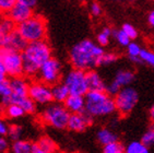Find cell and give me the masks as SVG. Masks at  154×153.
<instances>
[{
	"label": "cell",
	"instance_id": "277c9868",
	"mask_svg": "<svg viewBox=\"0 0 154 153\" xmlns=\"http://www.w3.org/2000/svg\"><path fill=\"white\" fill-rule=\"evenodd\" d=\"M17 30L27 44L45 41L47 35V22L43 15L34 14L27 21L19 24Z\"/></svg>",
	"mask_w": 154,
	"mask_h": 153
},
{
	"label": "cell",
	"instance_id": "74e56055",
	"mask_svg": "<svg viewBox=\"0 0 154 153\" xmlns=\"http://www.w3.org/2000/svg\"><path fill=\"white\" fill-rule=\"evenodd\" d=\"M9 126L3 118L0 117V137H5L9 133Z\"/></svg>",
	"mask_w": 154,
	"mask_h": 153
},
{
	"label": "cell",
	"instance_id": "7a4b0ae2",
	"mask_svg": "<svg viewBox=\"0 0 154 153\" xmlns=\"http://www.w3.org/2000/svg\"><path fill=\"white\" fill-rule=\"evenodd\" d=\"M51 58V48L46 41L34 42L27 44L22 52L24 76H35L43 64Z\"/></svg>",
	"mask_w": 154,
	"mask_h": 153
},
{
	"label": "cell",
	"instance_id": "44dd1931",
	"mask_svg": "<svg viewBox=\"0 0 154 153\" xmlns=\"http://www.w3.org/2000/svg\"><path fill=\"white\" fill-rule=\"evenodd\" d=\"M125 153H150L149 147L140 141H131L125 148Z\"/></svg>",
	"mask_w": 154,
	"mask_h": 153
},
{
	"label": "cell",
	"instance_id": "f1b7e54d",
	"mask_svg": "<svg viewBox=\"0 0 154 153\" xmlns=\"http://www.w3.org/2000/svg\"><path fill=\"white\" fill-rule=\"evenodd\" d=\"M103 153H125V147L118 141L107 144L103 148Z\"/></svg>",
	"mask_w": 154,
	"mask_h": 153
},
{
	"label": "cell",
	"instance_id": "9a60e30c",
	"mask_svg": "<svg viewBox=\"0 0 154 153\" xmlns=\"http://www.w3.org/2000/svg\"><path fill=\"white\" fill-rule=\"evenodd\" d=\"M67 111L70 114H80L85 112V98L79 95H70L63 103Z\"/></svg>",
	"mask_w": 154,
	"mask_h": 153
},
{
	"label": "cell",
	"instance_id": "ba28073f",
	"mask_svg": "<svg viewBox=\"0 0 154 153\" xmlns=\"http://www.w3.org/2000/svg\"><path fill=\"white\" fill-rule=\"evenodd\" d=\"M114 100H115L116 111L120 115L126 116L130 114L132 109L136 107L139 100V95L134 88L127 86V88H122L118 94L114 97Z\"/></svg>",
	"mask_w": 154,
	"mask_h": 153
},
{
	"label": "cell",
	"instance_id": "9c48e42d",
	"mask_svg": "<svg viewBox=\"0 0 154 153\" xmlns=\"http://www.w3.org/2000/svg\"><path fill=\"white\" fill-rule=\"evenodd\" d=\"M37 78H38V81L49 86L59 83V80L61 78V64L59 62V60L53 57L48 59L39 68Z\"/></svg>",
	"mask_w": 154,
	"mask_h": 153
},
{
	"label": "cell",
	"instance_id": "ee69618b",
	"mask_svg": "<svg viewBox=\"0 0 154 153\" xmlns=\"http://www.w3.org/2000/svg\"><path fill=\"white\" fill-rule=\"evenodd\" d=\"M32 153H45V152L43 150H42L41 148L38 147V144H37V143H33Z\"/></svg>",
	"mask_w": 154,
	"mask_h": 153
},
{
	"label": "cell",
	"instance_id": "e0dca14e",
	"mask_svg": "<svg viewBox=\"0 0 154 153\" xmlns=\"http://www.w3.org/2000/svg\"><path fill=\"white\" fill-rule=\"evenodd\" d=\"M51 92H53L54 101L57 102L58 104L65 103L66 100L70 96V92H69L68 88L65 86L63 82H59L51 86Z\"/></svg>",
	"mask_w": 154,
	"mask_h": 153
},
{
	"label": "cell",
	"instance_id": "4316f807",
	"mask_svg": "<svg viewBox=\"0 0 154 153\" xmlns=\"http://www.w3.org/2000/svg\"><path fill=\"white\" fill-rule=\"evenodd\" d=\"M10 95H11V82H10V79H8V78L0 79V100L10 97Z\"/></svg>",
	"mask_w": 154,
	"mask_h": 153
},
{
	"label": "cell",
	"instance_id": "f35d334b",
	"mask_svg": "<svg viewBox=\"0 0 154 153\" xmlns=\"http://www.w3.org/2000/svg\"><path fill=\"white\" fill-rule=\"evenodd\" d=\"M90 12L91 14L94 15V17H98V15L102 14V7L100 3L97 2H93L90 7Z\"/></svg>",
	"mask_w": 154,
	"mask_h": 153
},
{
	"label": "cell",
	"instance_id": "8992f818",
	"mask_svg": "<svg viewBox=\"0 0 154 153\" xmlns=\"http://www.w3.org/2000/svg\"><path fill=\"white\" fill-rule=\"evenodd\" d=\"M0 59L5 65L7 76L11 79L24 76L22 53L0 48Z\"/></svg>",
	"mask_w": 154,
	"mask_h": 153
},
{
	"label": "cell",
	"instance_id": "d590c367",
	"mask_svg": "<svg viewBox=\"0 0 154 153\" xmlns=\"http://www.w3.org/2000/svg\"><path fill=\"white\" fill-rule=\"evenodd\" d=\"M122 86H119L118 83L115 82V81H112V82L108 84V86H106V93L107 94H109L110 96H116V95L118 94L119 92H120V90H122Z\"/></svg>",
	"mask_w": 154,
	"mask_h": 153
},
{
	"label": "cell",
	"instance_id": "ffe728a7",
	"mask_svg": "<svg viewBox=\"0 0 154 153\" xmlns=\"http://www.w3.org/2000/svg\"><path fill=\"white\" fill-rule=\"evenodd\" d=\"M33 143L27 140H18L12 143V153H32Z\"/></svg>",
	"mask_w": 154,
	"mask_h": 153
},
{
	"label": "cell",
	"instance_id": "3957f363",
	"mask_svg": "<svg viewBox=\"0 0 154 153\" xmlns=\"http://www.w3.org/2000/svg\"><path fill=\"white\" fill-rule=\"evenodd\" d=\"M84 98L85 112L92 117L108 116L116 112L115 100L106 92L89 91Z\"/></svg>",
	"mask_w": 154,
	"mask_h": 153
},
{
	"label": "cell",
	"instance_id": "7402d4cb",
	"mask_svg": "<svg viewBox=\"0 0 154 153\" xmlns=\"http://www.w3.org/2000/svg\"><path fill=\"white\" fill-rule=\"evenodd\" d=\"M0 27H1L2 35H8L17 30V24L8 15H3L0 18Z\"/></svg>",
	"mask_w": 154,
	"mask_h": 153
},
{
	"label": "cell",
	"instance_id": "e575fe53",
	"mask_svg": "<svg viewBox=\"0 0 154 153\" xmlns=\"http://www.w3.org/2000/svg\"><path fill=\"white\" fill-rule=\"evenodd\" d=\"M122 30L126 33V35L130 38V39H134V38H137V36H138V32H137L136 27H134V25L129 24V23L124 24L122 27Z\"/></svg>",
	"mask_w": 154,
	"mask_h": 153
},
{
	"label": "cell",
	"instance_id": "836d02e7",
	"mask_svg": "<svg viewBox=\"0 0 154 153\" xmlns=\"http://www.w3.org/2000/svg\"><path fill=\"white\" fill-rule=\"evenodd\" d=\"M15 0H0V11L1 13H5V14H8L11 9L14 7L15 5Z\"/></svg>",
	"mask_w": 154,
	"mask_h": 153
},
{
	"label": "cell",
	"instance_id": "52a82bcc",
	"mask_svg": "<svg viewBox=\"0 0 154 153\" xmlns=\"http://www.w3.org/2000/svg\"><path fill=\"white\" fill-rule=\"evenodd\" d=\"M63 83L68 88L70 95L85 96L86 93L89 92L85 71L79 70V69H72L65 76Z\"/></svg>",
	"mask_w": 154,
	"mask_h": 153
},
{
	"label": "cell",
	"instance_id": "83f0119b",
	"mask_svg": "<svg viewBox=\"0 0 154 153\" xmlns=\"http://www.w3.org/2000/svg\"><path fill=\"white\" fill-rule=\"evenodd\" d=\"M19 105L23 108L24 113H27V114H33V113L36 111V103L31 98V97L24 98Z\"/></svg>",
	"mask_w": 154,
	"mask_h": 153
},
{
	"label": "cell",
	"instance_id": "f546056e",
	"mask_svg": "<svg viewBox=\"0 0 154 153\" xmlns=\"http://www.w3.org/2000/svg\"><path fill=\"white\" fill-rule=\"evenodd\" d=\"M113 36L115 37V39L122 46H128V45L131 43V39L126 35V33L122 31V29L118 30V31H115L113 32Z\"/></svg>",
	"mask_w": 154,
	"mask_h": 153
},
{
	"label": "cell",
	"instance_id": "4fadbf2b",
	"mask_svg": "<svg viewBox=\"0 0 154 153\" xmlns=\"http://www.w3.org/2000/svg\"><path fill=\"white\" fill-rule=\"evenodd\" d=\"M8 17L11 19L18 27L19 24L23 23L25 21H27L29 19H31L33 17V10L30 7L25 6L21 0H18L15 2L14 7L11 9V11L8 13Z\"/></svg>",
	"mask_w": 154,
	"mask_h": 153
},
{
	"label": "cell",
	"instance_id": "bcb514c9",
	"mask_svg": "<svg viewBox=\"0 0 154 153\" xmlns=\"http://www.w3.org/2000/svg\"><path fill=\"white\" fill-rule=\"evenodd\" d=\"M2 111H3V108H2V106H1V103H0V114H1Z\"/></svg>",
	"mask_w": 154,
	"mask_h": 153
},
{
	"label": "cell",
	"instance_id": "8d00e7d4",
	"mask_svg": "<svg viewBox=\"0 0 154 153\" xmlns=\"http://www.w3.org/2000/svg\"><path fill=\"white\" fill-rule=\"evenodd\" d=\"M118 57L116 56L115 54L113 53H105L103 56V59H102V65L107 66V65H112L114 62L117 60Z\"/></svg>",
	"mask_w": 154,
	"mask_h": 153
},
{
	"label": "cell",
	"instance_id": "d4e9b609",
	"mask_svg": "<svg viewBox=\"0 0 154 153\" xmlns=\"http://www.w3.org/2000/svg\"><path fill=\"white\" fill-rule=\"evenodd\" d=\"M127 52L128 55L130 57V59L134 62H140V55L142 52V48L140 47V45L136 42H131L130 44L127 46Z\"/></svg>",
	"mask_w": 154,
	"mask_h": 153
},
{
	"label": "cell",
	"instance_id": "1f68e13d",
	"mask_svg": "<svg viewBox=\"0 0 154 153\" xmlns=\"http://www.w3.org/2000/svg\"><path fill=\"white\" fill-rule=\"evenodd\" d=\"M21 135H22V127L19 126V125L12 124L9 126V133L8 136L10 137V139L14 141H18V140H21Z\"/></svg>",
	"mask_w": 154,
	"mask_h": 153
},
{
	"label": "cell",
	"instance_id": "484cf974",
	"mask_svg": "<svg viewBox=\"0 0 154 153\" xmlns=\"http://www.w3.org/2000/svg\"><path fill=\"white\" fill-rule=\"evenodd\" d=\"M113 35V31L109 29V27H104L101 32L98 33L97 35V44L103 47V46H106L109 43L110 36Z\"/></svg>",
	"mask_w": 154,
	"mask_h": 153
},
{
	"label": "cell",
	"instance_id": "7bdbcfd3",
	"mask_svg": "<svg viewBox=\"0 0 154 153\" xmlns=\"http://www.w3.org/2000/svg\"><path fill=\"white\" fill-rule=\"evenodd\" d=\"M21 1H22V2H23L25 6L30 7V8H33V7L35 6L36 3H37L35 0H21Z\"/></svg>",
	"mask_w": 154,
	"mask_h": 153
},
{
	"label": "cell",
	"instance_id": "d6986e66",
	"mask_svg": "<svg viewBox=\"0 0 154 153\" xmlns=\"http://www.w3.org/2000/svg\"><path fill=\"white\" fill-rule=\"evenodd\" d=\"M97 140L100 143H102L105 147L107 144L114 143L117 141V136L107 128H102L97 131Z\"/></svg>",
	"mask_w": 154,
	"mask_h": 153
},
{
	"label": "cell",
	"instance_id": "6da1fadb",
	"mask_svg": "<svg viewBox=\"0 0 154 153\" xmlns=\"http://www.w3.org/2000/svg\"><path fill=\"white\" fill-rule=\"evenodd\" d=\"M104 54V49L98 44L91 39H83L71 48L69 57L73 69L86 72L102 65Z\"/></svg>",
	"mask_w": 154,
	"mask_h": 153
},
{
	"label": "cell",
	"instance_id": "2e32d148",
	"mask_svg": "<svg viewBox=\"0 0 154 153\" xmlns=\"http://www.w3.org/2000/svg\"><path fill=\"white\" fill-rule=\"evenodd\" d=\"M86 83L89 91L106 92V84L102 79V76L95 70L86 71Z\"/></svg>",
	"mask_w": 154,
	"mask_h": 153
},
{
	"label": "cell",
	"instance_id": "60d3db41",
	"mask_svg": "<svg viewBox=\"0 0 154 153\" xmlns=\"http://www.w3.org/2000/svg\"><path fill=\"white\" fill-rule=\"evenodd\" d=\"M7 78V71H6V68H5V65H3V62L1 61V59H0V79H5Z\"/></svg>",
	"mask_w": 154,
	"mask_h": 153
},
{
	"label": "cell",
	"instance_id": "603a6c76",
	"mask_svg": "<svg viewBox=\"0 0 154 153\" xmlns=\"http://www.w3.org/2000/svg\"><path fill=\"white\" fill-rule=\"evenodd\" d=\"M3 114L9 118H19L22 117L25 113H24L23 108L18 104H10L3 108Z\"/></svg>",
	"mask_w": 154,
	"mask_h": 153
},
{
	"label": "cell",
	"instance_id": "d6a6232c",
	"mask_svg": "<svg viewBox=\"0 0 154 153\" xmlns=\"http://www.w3.org/2000/svg\"><path fill=\"white\" fill-rule=\"evenodd\" d=\"M141 142L144 143L146 147L154 145V126L150 127V128L143 133L142 138H141Z\"/></svg>",
	"mask_w": 154,
	"mask_h": 153
},
{
	"label": "cell",
	"instance_id": "8fae6325",
	"mask_svg": "<svg viewBox=\"0 0 154 153\" xmlns=\"http://www.w3.org/2000/svg\"><path fill=\"white\" fill-rule=\"evenodd\" d=\"M11 82V95H10V103L20 104L24 98L29 97V89L30 84L24 76L12 78L10 79Z\"/></svg>",
	"mask_w": 154,
	"mask_h": 153
},
{
	"label": "cell",
	"instance_id": "7c38bea8",
	"mask_svg": "<svg viewBox=\"0 0 154 153\" xmlns=\"http://www.w3.org/2000/svg\"><path fill=\"white\" fill-rule=\"evenodd\" d=\"M26 46L27 42L21 36L18 30H15L14 32L10 33L8 35H3L0 38V48L22 53L26 48Z\"/></svg>",
	"mask_w": 154,
	"mask_h": 153
},
{
	"label": "cell",
	"instance_id": "ac0fdd59",
	"mask_svg": "<svg viewBox=\"0 0 154 153\" xmlns=\"http://www.w3.org/2000/svg\"><path fill=\"white\" fill-rule=\"evenodd\" d=\"M134 72L131 70L124 69V70L117 71V73L115 74V78H114V81L118 83L122 88H127L134 81Z\"/></svg>",
	"mask_w": 154,
	"mask_h": 153
},
{
	"label": "cell",
	"instance_id": "7dc6e473",
	"mask_svg": "<svg viewBox=\"0 0 154 153\" xmlns=\"http://www.w3.org/2000/svg\"><path fill=\"white\" fill-rule=\"evenodd\" d=\"M2 32H1V27H0V38H1V37H2Z\"/></svg>",
	"mask_w": 154,
	"mask_h": 153
},
{
	"label": "cell",
	"instance_id": "cb8c5ba5",
	"mask_svg": "<svg viewBox=\"0 0 154 153\" xmlns=\"http://www.w3.org/2000/svg\"><path fill=\"white\" fill-rule=\"evenodd\" d=\"M38 147L45 153H55L57 151V145L54 142V140H51L49 137H43L38 140L37 142Z\"/></svg>",
	"mask_w": 154,
	"mask_h": 153
},
{
	"label": "cell",
	"instance_id": "b9f144b4",
	"mask_svg": "<svg viewBox=\"0 0 154 153\" xmlns=\"http://www.w3.org/2000/svg\"><path fill=\"white\" fill-rule=\"evenodd\" d=\"M148 22H149V24H150L151 27H154V10L150 11V13H149V15H148Z\"/></svg>",
	"mask_w": 154,
	"mask_h": 153
},
{
	"label": "cell",
	"instance_id": "5bb4252c",
	"mask_svg": "<svg viewBox=\"0 0 154 153\" xmlns=\"http://www.w3.org/2000/svg\"><path fill=\"white\" fill-rule=\"evenodd\" d=\"M93 117L90 116L86 112L80 113V114H71L69 118L68 128L72 131H83L85 130L90 125L92 124Z\"/></svg>",
	"mask_w": 154,
	"mask_h": 153
},
{
	"label": "cell",
	"instance_id": "4dcf8cb0",
	"mask_svg": "<svg viewBox=\"0 0 154 153\" xmlns=\"http://www.w3.org/2000/svg\"><path fill=\"white\" fill-rule=\"evenodd\" d=\"M140 60L154 68V52L142 48V52L140 55Z\"/></svg>",
	"mask_w": 154,
	"mask_h": 153
},
{
	"label": "cell",
	"instance_id": "30bf717a",
	"mask_svg": "<svg viewBox=\"0 0 154 153\" xmlns=\"http://www.w3.org/2000/svg\"><path fill=\"white\" fill-rule=\"evenodd\" d=\"M29 97H31L36 104L51 103L54 101L51 86L41 81H33L29 89Z\"/></svg>",
	"mask_w": 154,
	"mask_h": 153
},
{
	"label": "cell",
	"instance_id": "f6af8a7d",
	"mask_svg": "<svg viewBox=\"0 0 154 153\" xmlns=\"http://www.w3.org/2000/svg\"><path fill=\"white\" fill-rule=\"evenodd\" d=\"M150 119H151V121L154 124V104L151 106V108H150Z\"/></svg>",
	"mask_w": 154,
	"mask_h": 153
},
{
	"label": "cell",
	"instance_id": "c3c4849f",
	"mask_svg": "<svg viewBox=\"0 0 154 153\" xmlns=\"http://www.w3.org/2000/svg\"><path fill=\"white\" fill-rule=\"evenodd\" d=\"M1 14H2V13H1V11H0V18H1Z\"/></svg>",
	"mask_w": 154,
	"mask_h": 153
},
{
	"label": "cell",
	"instance_id": "ab89813d",
	"mask_svg": "<svg viewBox=\"0 0 154 153\" xmlns=\"http://www.w3.org/2000/svg\"><path fill=\"white\" fill-rule=\"evenodd\" d=\"M8 141H7L5 137H0V153L6 152L8 150Z\"/></svg>",
	"mask_w": 154,
	"mask_h": 153
},
{
	"label": "cell",
	"instance_id": "5b68a950",
	"mask_svg": "<svg viewBox=\"0 0 154 153\" xmlns=\"http://www.w3.org/2000/svg\"><path fill=\"white\" fill-rule=\"evenodd\" d=\"M71 114L67 111L62 104H51L45 109L42 117L43 120L49 126L57 129H65L68 128L69 118Z\"/></svg>",
	"mask_w": 154,
	"mask_h": 153
}]
</instances>
